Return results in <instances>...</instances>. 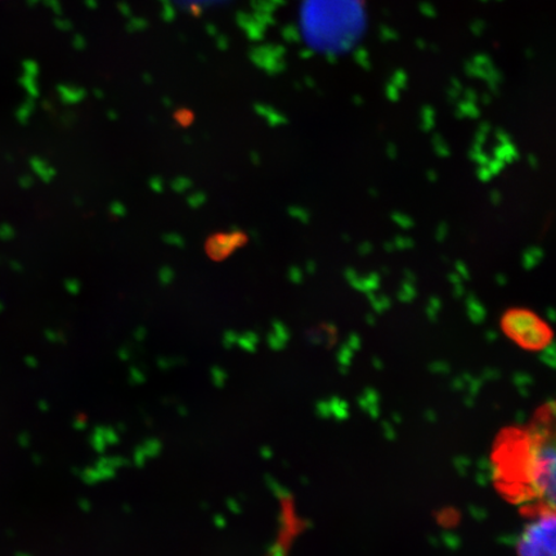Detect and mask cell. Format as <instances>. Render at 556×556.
<instances>
[{"instance_id":"51","label":"cell","mask_w":556,"mask_h":556,"mask_svg":"<svg viewBox=\"0 0 556 556\" xmlns=\"http://www.w3.org/2000/svg\"><path fill=\"white\" fill-rule=\"evenodd\" d=\"M368 194H370V197L372 199H377L379 197V191L377 189H374V187H371V189L368 190Z\"/></svg>"},{"instance_id":"58","label":"cell","mask_w":556,"mask_h":556,"mask_svg":"<svg viewBox=\"0 0 556 556\" xmlns=\"http://www.w3.org/2000/svg\"><path fill=\"white\" fill-rule=\"evenodd\" d=\"M483 102H484L485 104H489V103H490V97H489V96H484V97H483Z\"/></svg>"},{"instance_id":"19","label":"cell","mask_w":556,"mask_h":556,"mask_svg":"<svg viewBox=\"0 0 556 556\" xmlns=\"http://www.w3.org/2000/svg\"><path fill=\"white\" fill-rule=\"evenodd\" d=\"M391 218L395 225L402 229H412L415 226V222L409 215L401 212H393Z\"/></svg>"},{"instance_id":"20","label":"cell","mask_w":556,"mask_h":556,"mask_svg":"<svg viewBox=\"0 0 556 556\" xmlns=\"http://www.w3.org/2000/svg\"><path fill=\"white\" fill-rule=\"evenodd\" d=\"M163 241L166 243V245H169L172 248L185 249L187 245L184 236L177 232L165 233L163 236Z\"/></svg>"},{"instance_id":"39","label":"cell","mask_w":556,"mask_h":556,"mask_svg":"<svg viewBox=\"0 0 556 556\" xmlns=\"http://www.w3.org/2000/svg\"><path fill=\"white\" fill-rule=\"evenodd\" d=\"M305 273L308 275H315L317 273V263L313 260L305 263Z\"/></svg>"},{"instance_id":"24","label":"cell","mask_w":556,"mask_h":556,"mask_svg":"<svg viewBox=\"0 0 556 556\" xmlns=\"http://www.w3.org/2000/svg\"><path fill=\"white\" fill-rule=\"evenodd\" d=\"M288 278L291 283L302 285L304 281V274L302 268L298 266H291L288 270Z\"/></svg>"},{"instance_id":"52","label":"cell","mask_w":556,"mask_h":556,"mask_svg":"<svg viewBox=\"0 0 556 556\" xmlns=\"http://www.w3.org/2000/svg\"><path fill=\"white\" fill-rule=\"evenodd\" d=\"M366 319H367V324H370V325H375V316L371 315V313H368V315L366 316Z\"/></svg>"},{"instance_id":"21","label":"cell","mask_w":556,"mask_h":556,"mask_svg":"<svg viewBox=\"0 0 556 556\" xmlns=\"http://www.w3.org/2000/svg\"><path fill=\"white\" fill-rule=\"evenodd\" d=\"M490 131H491V124L490 123H482L481 125H479V128L477 130V134L475 136V144H478V146H484L485 141H486V137H489L490 135Z\"/></svg>"},{"instance_id":"32","label":"cell","mask_w":556,"mask_h":556,"mask_svg":"<svg viewBox=\"0 0 556 556\" xmlns=\"http://www.w3.org/2000/svg\"><path fill=\"white\" fill-rule=\"evenodd\" d=\"M495 136H496V139H497V142L500 144H505V143H509L511 142V137L509 134H507L506 130L504 129H497L495 131Z\"/></svg>"},{"instance_id":"16","label":"cell","mask_w":556,"mask_h":556,"mask_svg":"<svg viewBox=\"0 0 556 556\" xmlns=\"http://www.w3.org/2000/svg\"><path fill=\"white\" fill-rule=\"evenodd\" d=\"M174 280H176V270L170 266H164L159 269L157 281L163 288L170 287Z\"/></svg>"},{"instance_id":"50","label":"cell","mask_w":556,"mask_h":556,"mask_svg":"<svg viewBox=\"0 0 556 556\" xmlns=\"http://www.w3.org/2000/svg\"><path fill=\"white\" fill-rule=\"evenodd\" d=\"M546 318L548 319V321H555V309L553 307H548L546 309Z\"/></svg>"},{"instance_id":"4","label":"cell","mask_w":556,"mask_h":556,"mask_svg":"<svg viewBox=\"0 0 556 556\" xmlns=\"http://www.w3.org/2000/svg\"><path fill=\"white\" fill-rule=\"evenodd\" d=\"M518 343L526 350L538 351L552 343V332L546 325L540 323L528 330Z\"/></svg>"},{"instance_id":"44","label":"cell","mask_w":556,"mask_h":556,"mask_svg":"<svg viewBox=\"0 0 556 556\" xmlns=\"http://www.w3.org/2000/svg\"><path fill=\"white\" fill-rule=\"evenodd\" d=\"M388 97L392 101H397L400 99V94L397 92V89H395L394 87H389L388 88Z\"/></svg>"},{"instance_id":"3","label":"cell","mask_w":556,"mask_h":556,"mask_svg":"<svg viewBox=\"0 0 556 556\" xmlns=\"http://www.w3.org/2000/svg\"><path fill=\"white\" fill-rule=\"evenodd\" d=\"M245 239L239 229L233 228L229 235H220L217 239H212L207 243V252L214 260L225 258L236 247H240Z\"/></svg>"},{"instance_id":"45","label":"cell","mask_w":556,"mask_h":556,"mask_svg":"<svg viewBox=\"0 0 556 556\" xmlns=\"http://www.w3.org/2000/svg\"><path fill=\"white\" fill-rule=\"evenodd\" d=\"M350 345L354 348V350H357L361 345V339L356 336V333H352L350 337Z\"/></svg>"},{"instance_id":"9","label":"cell","mask_w":556,"mask_h":556,"mask_svg":"<svg viewBox=\"0 0 556 556\" xmlns=\"http://www.w3.org/2000/svg\"><path fill=\"white\" fill-rule=\"evenodd\" d=\"M367 301L370 302L372 308L377 313H384L392 308V299L387 295H375V293H367Z\"/></svg>"},{"instance_id":"11","label":"cell","mask_w":556,"mask_h":556,"mask_svg":"<svg viewBox=\"0 0 556 556\" xmlns=\"http://www.w3.org/2000/svg\"><path fill=\"white\" fill-rule=\"evenodd\" d=\"M479 115H481V111H479L475 102H463L455 114L457 119H464L467 116L471 117V119H478Z\"/></svg>"},{"instance_id":"46","label":"cell","mask_w":556,"mask_h":556,"mask_svg":"<svg viewBox=\"0 0 556 556\" xmlns=\"http://www.w3.org/2000/svg\"><path fill=\"white\" fill-rule=\"evenodd\" d=\"M448 281L452 283V285H458V283H463V278L460 276H458L456 273H452L448 275Z\"/></svg>"},{"instance_id":"26","label":"cell","mask_w":556,"mask_h":556,"mask_svg":"<svg viewBox=\"0 0 556 556\" xmlns=\"http://www.w3.org/2000/svg\"><path fill=\"white\" fill-rule=\"evenodd\" d=\"M151 191L163 193L165 191V179L160 176H152L149 180Z\"/></svg>"},{"instance_id":"25","label":"cell","mask_w":556,"mask_h":556,"mask_svg":"<svg viewBox=\"0 0 556 556\" xmlns=\"http://www.w3.org/2000/svg\"><path fill=\"white\" fill-rule=\"evenodd\" d=\"M65 289L70 295H79L81 293V282L78 278H68V280L65 281Z\"/></svg>"},{"instance_id":"42","label":"cell","mask_w":556,"mask_h":556,"mask_svg":"<svg viewBox=\"0 0 556 556\" xmlns=\"http://www.w3.org/2000/svg\"><path fill=\"white\" fill-rule=\"evenodd\" d=\"M250 162L253 163L255 166H260L262 164V157L260 152L252 151L250 152Z\"/></svg>"},{"instance_id":"15","label":"cell","mask_w":556,"mask_h":556,"mask_svg":"<svg viewBox=\"0 0 556 556\" xmlns=\"http://www.w3.org/2000/svg\"><path fill=\"white\" fill-rule=\"evenodd\" d=\"M193 187V180L189 177L180 176L172 179L170 189L177 193H186Z\"/></svg>"},{"instance_id":"28","label":"cell","mask_w":556,"mask_h":556,"mask_svg":"<svg viewBox=\"0 0 556 556\" xmlns=\"http://www.w3.org/2000/svg\"><path fill=\"white\" fill-rule=\"evenodd\" d=\"M450 231V227L446 222H441L435 229V240L437 242H444L447 239Z\"/></svg>"},{"instance_id":"29","label":"cell","mask_w":556,"mask_h":556,"mask_svg":"<svg viewBox=\"0 0 556 556\" xmlns=\"http://www.w3.org/2000/svg\"><path fill=\"white\" fill-rule=\"evenodd\" d=\"M456 274L463 278V281H469L470 280V273L467 264H465L463 261H457L455 263Z\"/></svg>"},{"instance_id":"6","label":"cell","mask_w":556,"mask_h":556,"mask_svg":"<svg viewBox=\"0 0 556 556\" xmlns=\"http://www.w3.org/2000/svg\"><path fill=\"white\" fill-rule=\"evenodd\" d=\"M544 249L530 247L526 249L523 255H521V266H523L526 270H532L539 266L542 260H544Z\"/></svg>"},{"instance_id":"8","label":"cell","mask_w":556,"mask_h":556,"mask_svg":"<svg viewBox=\"0 0 556 556\" xmlns=\"http://www.w3.org/2000/svg\"><path fill=\"white\" fill-rule=\"evenodd\" d=\"M381 287V276L378 273L368 274L361 277V293H375Z\"/></svg>"},{"instance_id":"48","label":"cell","mask_w":556,"mask_h":556,"mask_svg":"<svg viewBox=\"0 0 556 556\" xmlns=\"http://www.w3.org/2000/svg\"><path fill=\"white\" fill-rule=\"evenodd\" d=\"M438 313H440V312H437L435 309H433L432 307H429V305H428L427 316L429 317L430 321H433V323L437 321Z\"/></svg>"},{"instance_id":"54","label":"cell","mask_w":556,"mask_h":556,"mask_svg":"<svg viewBox=\"0 0 556 556\" xmlns=\"http://www.w3.org/2000/svg\"><path fill=\"white\" fill-rule=\"evenodd\" d=\"M342 240L345 242V243H350L352 241V238L350 235L348 233H343L342 235Z\"/></svg>"},{"instance_id":"31","label":"cell","mask_w":556,"mask_h":556,"mask_svg":"<svg viewBox=\"0 0 556 556\" xmlns=\"http://www.w3.org/2000/svg\"><path fill=\"white\" fill-rule=\"evenodd\" d=\"M374 252V245L370 241H364L363 243H359L357 248V253L361 256H367L370 255Z\"/></svg>"},{"instance_id":"18","label":"cell","mask_w":556,"mask_h":556,"mask_svg":"<svg viewBox=\"0 0 556 556\" xmlns=\"http://www.w3.org/2000/svg\"><path fill=\"white\" fill-rule=\"evenodd\" d=\"M187 205L193 211L203 207L207 203V194L204 191L192 192L189 198L186 199Z\"/></svg>"},{"instance_id":"33","label":"cell","mask_w":556,"mask_h":556,"mask_svg":"<svg viewBox=\"0 0 556 556\" xmlns=\"http://www.w3.org/2000/svg\"><path fill=\"white\" fill-rule=\"evenodd\" d=\"M492 154L495 159L502 160V162L507 164V155L503 144L496 146V148L493 149Z\"/></svg>"},{"instance_id":"30","label":"cell","mask_w":556,"mask_h":556,"mask_svg":"<svg viewBox=\"0 0 556 556\" xmlns=\"http://www.w3.org/2000/svg\"><path fill=\"white\" fill-rule=\"evenodd\" d=\"M477 177L483 184L490 182V180L493 178L492 173L489 168H486V165L479 166L477 170Z\"/></svg>"},{"instance_id":"27","label":"cell","mask_w":556,"mask_h":556,"mask_svg":"<svg viewBox=\"0 0 556 556\" xmlns=\"http://www.w3.org/2000/svg\"><path fill=\"white\" fill-rule=\"evenodd\" d=\"M506 164L498 159H490L489 164H486V168L490 169L492 176H498L505 169Z\"/></svg>"},{"instance_id":"1","label":"cell","mask_w":556,"mask_h":556,"mask_svg":"<svg viewBox=\"0 0 556 556\" xmlns=\"http://www.w3.org/2000/svg\"><path fill=\"white\" fill-rule=\"evenodd\" d=\"M519 556H555L554 514L541 517L528 526L518 544Z\"/></svg>"},{"instance_id":"53","label":"cell","mask_w":556,"mask_h":556,"mask_svg":"<svg viewBox=\"0 0 556 556\" xmlns=\"http://www.w3.org/2000/svg\"><path fill=\"white\" fill-rule=\"evenodd\" d=\"M74 204H75L76 206H83V204H85V201H83V200H81L80 198H78V197H75V198H74Z\"/></svg>"},{"instance_id":"55","label":"cell","mask_w":556,"mask_h":556,"mask_svg":"<svg viewBox=\"0 0 556 556\" xmlns=\"http://www.w3.org/2000/svg\"><path fill=\"white\" fill-rule=\"evenodd\" d=\"M496 332H493V331H489L486 332V338H489L492 342L493 339H496Z\"/></svg>"},{"instance_id":"43","label":"cell","mask_w":556,"mask_h":556,"mask_svg":"<svg viewBox=\"0 0 556 556\" xmlns=\"http://www.w3.org/2000/svg\"><path fill=\"white\" fill-rule=\"evenodd\" d=\"M527 160H528V164H530L532 169H539L540 162H539V157L536 155L530 154L527 156Z\"/></svg>"},{"instance_id":"34","label":"cell","mask_w":556,"mask_h":556,"mask_svg":"<svg viewBox=\"0 0 556 556\" xmlns=\"http://www.w3.org/2000/svg\"><path fill=\"white\" fill-rule=\"evenodd\" d=\"M490 201L493 206H498L503 203V193L498 190H492L490 193Z\"/></svg>"},{"instance_id":"47","label":"cell","mask_w":556,"mask_h":556,"mask_svg":"<svg viewBox=\"0 0 556 556\" xmlns=\"http://www.w3.org/2000/svg\"><path fill=\"white\" fill-rule=\"evenodd\" d=\"M427 178L430 184H435L440 177H438V173L434 169H430L427 172Z\"/></svg>"},{"instance_id":"12","label":"cell","mask_w":556,"mask_h":556,"mask_svg":"<svg viewBox=\"0 0 556 556\" xmlns=\"http://www.w3.org/2000/svg\"><path fill=\"white\" fill-rule=\"evenodd\" d=\"M432 144L438 157L447 159L451 156L450 146L440 134L433 135Z\"/></svg>"},{"instance_id":"2","label":"cell","mask_w":556,"mask_h":556,"mask_svg":"<svg viewBox=\"0 0 556 556\" xmlns=\"http://www.w3.org/2000/svg\"><path fill=\"white\" fill-rule=\"evenodd\" d=\"M540 323V318L531 311L513 309L507 312L504 316L503 328L507 336L518 342V340L523 337L528 330Z\"/></svg>"},{"instance_id":"41","label":"cell","mask_w":556,"mask_h":556,"mask_svg":"<svg viewBox=\"0 0 556 556\" xmlns=\"http://www.w3.org/2000/svg\"><path fill=\"white\" fill-rule=\"evenodd\" d=\"M495 282L498 285V287H506L507 282H509V278L505 274H497L495 276Z\"/></svg>"},{"instance_id":"56","label":"cell","mask_w":556,"mask_h":556,"mask_svg":"<svg viewBox=\"0 0 556 556\" xmlns=\"http://www.w3.org/2000/svg\"><path fill=\"white\" fill-rule=\"evenodd\" d=\"M184 142L189 146L193 143L192 138L189 136L184 137Z\"/></svg>"},{"instance_id":"36","label":"cell","mask_w":556,"mask_h":556,"mask_svg":"<svg viewBox=\"0 0 556 556\" xmlns=\"http://www.w3.org/2000/svg\"><path fill=\"white\" fill-rule=\"evenodd\" d=\"M387 155L391 160H395L399 156V149L393 142H389L387 146Z\"/></svg>"},{"instance_id":"23","label":"cell","mask_w":556,"mask_h":556,"mask_svg":"<svg viewBox=\"0 0 556 556\" xmlns=\"http://www.w3.org/2000/svg\"><path fill=\"white\" fill-rule=\"evenodd\" d=\"M109 212L111 215L117 218L127 217V206H125L122 201H113V203L109 206Z\"/></svg>"},{"instance_id":"7","label":"cell","mask_w":556,"mask_h":556,"mask_svg":"<svg viewBox=\"0 0 556 556\" xmlns=\"http://www.w3.org/2000/svg\"><path fill=\"white\" fill-rule=\"evenodd\" d=\"M256 113H258L263 117H266L269 127L276 128L281 127V125L288 124L287 117H285L280 113H277V111H275L274 109L256 106Z\"/></svg>"},{"instance_id":"49","label":"cell","mask_w":556,"mask_h":556,"mask_svg":"<svg viewBox=\"0 0 556 556\" xmlns=\"http://www.w3.org/2000/svg\"><path fill=\"white\" fill-rule=\"evenodd\" d=\"M384 250L387 253H393L395 252V247L393 241H386L384 242Z\"/></svg>"},{"instance_id":"22","label":"cell","mask_w":556,"mask_h":556,"mask_svg":"<svg viewBox=\"0 0 556 556\" xmlns=\"http://www.w3.org/2000/svg\"><path fill=\"white\" fill-rule=\"evenodd\" d=\"M395 250H412L415 247V241L407 236H395L393 240Z\"/></svg>"},{"instance_id":"17","label":"cell","mask_w":556,"mask_h":556,"mask_svg":"<svg viewBox=\"0 0 556 556\" xmlns=\"http://www.w3.org/2000/svg\"><path fill=\"white\" fill-rule=\"evenodd\" d=\"M469 157L479 166L486 165L490 162V156L485 154L482 146H478L475 143H472L471 149L469 151Z\"/></svg>"},{"instance_id":"38","label":"cell","mask_w":556,"mask_h":556,"mask_svg":"<svg viewBox=\"0 0 556 556\" xmlns=\"http://www.w3.org/2000/svg\"><path fill=\"white\" fill-rule=\"evenodd\" d=\"M358 273L356 269L352 268V267H348L345 270H344V277H345V280L348 282H351L354 280V278L358 277Z\"/></svg>"},{"instance_id":"5","label":"cell","mask_w":556,"mask_h":556,"mask_svg":"<svg viewBox=\"0 0 556 556\" xmlns=\"http://www.w3.org/2000/svg\"><path fill=\"white\" fill-rule=\"evenodd\" d=\"M465 305H467V312L471 323L482 324L485 321L486 309L476 294L469 293L465 295Z\"/></svg>"},{"instance_id":"57","label":"cell","mask_w":556,"mask_h":556,"mask_svg":"<svg viewBox=\"0 0 556 556\" xmlns=\"http://www.w3.org/2000/svg\"><path fill=\"white\" fill-rule=\"evenodd\" d=\"M381 274H382V275H389V274H391V270H389V268H388V267H382V268H381Z\"/></svg>"},{"instance_id":"35","label":"cell","mask_w":556,"mask_h":556,"mask_svg":"<svg viewBox=\"0 0 556 556\" xmlns=\"http://www.w3.org/2000/svg\"><path fill=\"white\" fill-rule=\"evenodd\" d=\"M452 295H454L455 299H463L465 295H467V291H465L464 285L463 283L454 285V290H452Z\"/></svg>"},{"instance_id":"13","label":"cell","mask_w":556,"mask_h":556,"mask_svg":"<svg viewBox=\"0 0 556 556\" xmlns=\"http://www.w3.org/2000/svg\"><path fill=\"white\" fill-rule=\"evenodd\" d=\"M435 125V113L430 106H426L421 111V130L429 134L432 131Z\"/></svg>"},{"instance_id":"37","label":"cell","mask_w":556,"mask_h":556,"mask_svg":"<svg viewBox=\"0 0 556 556\" xmlns=\"http://www.w3.org/2000/svg\"><path fill=\"white\" fill-rule=\"evenodd\" d=\"M428 305H429V307H432L437 312H440L443 307V303H442L441 299L438 296H430Z\"/></svg>"},{"instance_id":"40","label":"cell","mask_w":556,"mask_h":556,"mask_svg":"<svg viewBox=\"0 0 556 556\" xmlns=\"http://www.w3.org/2000/svg\"><path fill=\"white\" fill-rule=\"evenodd\" d=\"M403 278H405V281L412 282V283H416V281H417V277H416L415 273H413V270L408 269V268L403 270Z\"/></svg>"},{"instance_id":"10","label":"cell","mask_w":556,"mask_h":556,"mask_svg":"<svg viewBox=\"0 0 556 556\" xmlns=\"http://www.w3.org/2000/svg\"><path fill=\"white\" fill-rule=\"evenodd\" d=\"M417 296V290L415 283L403 281L401 289L397 293V299L401 303H413Z\"/></svg>"},{"instance_id":"14","label":"cell","mask_w":556,"mask_h":556,"mask_svg":"<svg viewBox=\"0 0 556 556\" xmlns=\"http://www.w3.org/2000/svg\"><path fill=\"white\" fill-rule=\"evenodd\" d=\"M288 214L291 218L301 222L303 225H309L311 224V213L307 211V208L303 206H289Z\"/></svg>"}]
</instances>
